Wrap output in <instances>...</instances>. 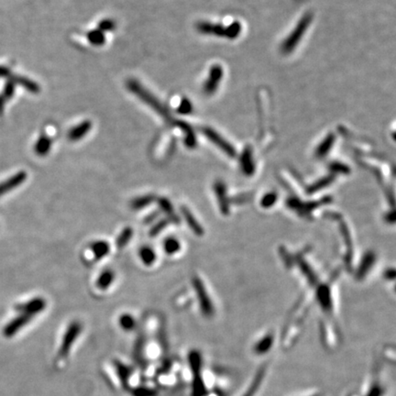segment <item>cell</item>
Here are the masks:
<instances>
[{"label": "cell", "instance_id": "17", "mask_svg": "<svg viewBox=\"0 0 396 396\" xmlns=\"http://www.w3.org/2000/svg\"><path fill=\"white\" fill-rule=\"evenodd\" d=\"M52 145L53 140H51V138L47 136H41L35 143L34 152L39 156H46L50 153Z\"/></svg>", "mask_w": 396, "mask_h": 396}, {"label": "cell", "instance_id": "25", "mask_svg": "<svg viewBox=\"0 0 396 396\" xmlns=\"http://www.w3.org/2000/svg\"><path fill=\"white\" fill-rule=\"evenodd\" d=\"M87 39L90 42L91 44H93L94 46H102L105 41H106V37H105V33L101 31H99L98 29L96 30H93L91 32L87 33Z\"/></svg>", "mask_w": 396, "mask_h": 396}, {"label": "cell", "instance_id": "16", "mask_svg": "<svg viewBox=\"0 0 396 396\" xmlns=\"http://www.w3.org/2000/svg\"><path fill=\"white\" fill-rule=\"evenodd\" d=\"M90 249L94 256H95V260H97V261L105 258L110 252V246L105 240L94 241L93 243L91 244Z\"/></svg>", "mask_w": 396, "mask_h": 396}, {"label": "cell", "instance_id": "27", "mask_svg": "<svg viewBox=\"0 0 396 396\" xmlns=\"http://www.w3.org/2000/svg\"><path fill=\"white\" fill-rule=\"evenodd\" d=\"M163 247H164V251H165L167 254L172 255V254H176V253L180 251L181 244L178 239L171 237V238H167L164 240Z\"/></svg>", "mask_w": 396, "mask_h": 396}, {"label": "cell", "instance_id": "28", "mask_svg": "<svg viewBox=\"0 0 396 396\" xmlns=\"http://www.w3.org/2000/svg\"><path fill=\"white\" fill-rule=\"evenodd\" d=\"M171 223L172 222H171V219L169 217H166V218H163V219L158 221L157 223L153 226V228L150 230V232H148L150 237H152V238L157 237L158 235L165 230L167 226L170 225Z\"/></svg>", "mask_w": 396, "mask_h": 396}, {"label": "cell", "instance_id": "10", "mask_svg": "<svg viewBox=\"0 0 396 396\" xmlns=\"http://www.w3.org/2000/svg\"><path fill=\"white\" fill-rule=\"evenodd\" d=\"M91 129H92V123L90 120H85L69 131L68 138L71 141H78L83 139L91 131Z\"/></svg>", "mask_w": 396, "mask_h": 396}, {"label": "cell", "instance_id": "20", "mask_svg": "<svg viewBox=\"0 0 396 396\" xmlns=\"http://www.w3.org/2000/svg\"><path fill=\"white\" fill-rule=\"evenodd\" d=\"M114 280H115V274L112 270H104L97 278L96 286L101 290H107L112 284Z\"/></svg>", "mask_w": 396, "mask_h": 396}, {"label": "cell", "instance_id": "21", "mask_svg": "<svg viewBox=\"0 0 396 396\" xmlns=\"http://www.w3.org/2000/svg\"><path fill=\"white\" fill-rule=\"evenodd\" d=\"M140 260L146 266L153 265L156 261V253L148 246H144L140 249Z\"/></svg>", "mask_w": 396, "mask_h": 396}, {"label": "cell", "instance_id": "11", "mask_svg": "<svg viewBox=\"0 0 396 396\" xmlns=\"http://www.w3.org/2000/svg\"><path fill=\"white\" fill-rule=\"evenodd\" d=\"M174 126L180 128L181 130L185 132V143L187 146V148H195L197 142H196V138H195L192 127H190V125H188L186 122L179 121V120H176Z\"/></svg>", "mask_w": 396, "mask_h": 396}, {"label": "cell", "instance_id": "29", "mask_svg": "<svg viewBox=\"0 0 396 396\" xmlns=\"http://www.w3.org/2000/svg\"><path fill=\"white\" fill-rule=\"evenodd\" d=\"M119 325L122 329L126 331H131L136 327V321L132 315L129 314L122 315L119 318Z\"/></svg>", "mask_w": 396, "mask_h": 396}, {"label": "cell", "instance_id": "9", "mask_svg": "<svg viewBox=\"0 0 396 396\" xmlns=\"http://www.w3.org/2000/svg\"><path fill=\"white\" fill-rule=\"evenodd\" d=\"M27 179V174L25 171H18L16 175L9 177V179L0 183V197L2 195L10 192L11 190L15 189Z\"/></svg>", "mask_w": 396, "mask_h": 396}, {"label": "cell", "instance_id": "5", "mask_svg": "<svg viewBox=\"0 0 396 396\" xmlns=\"http://www.w3.org/2000/svg\"><path fill=\"white\" fill-rule=\"evenodd\" d=\"M45 307V299H43L41 297H36L30 301L24 303V304L18 305L16 306V310L18 311L19 313L29 314V315L35 316V315L41 313V311L44 310Z\"/></svg>", "mask_w": 396, "mask_h": 396}, {"label": "cell", "instance_id": "3", "mask_svg": "<svg viewBox=\"0 0 396 396\" xmlns=\"http://www.w3.org/2000/svg\"><path fill=\"white\" fill-rule=\"evenodd\" d=\"M82 326L79 322H72V324L68 327L67 330L63 335V341L60 348V355L65 357L68 355L69 351L72 348V344L77 340V337L81 333Z\"/></svg>", "mask_w": 396, "mask_h": 396}, {"label": "cell", "instance_id": "31", "mask_svg": "<svg viewBox=\"0 0 396 396\" xmlns=\"http://www.w3.org/2000/svg\"><path fill=\"white\" fill-rule=\"evenodd\" d=\"M115 28H116L115 21L113 19H110V18H106V19H103V20H101L98 23V28L97 29H98L99 31H101V32H103L105 33L106 32H112Z\"/></svg>", "mask_w": 396, "mask_h": 396}, {"label": "cell", "instance_id": "12", "mask_svg": "<svg viewBox=\"0 0 396 396\" xmlns=\"http://www.w3.org/2000/svg\"><path fill=\"white\" fill-rule=\"evenodd\" d=\"M157 202L161 211L164 213L167 217H169L171 219L172 224H179L180 223V218L176 214H175V209H174V207H172L169 199H167L166 197L158 198Z\"/></svg>", "mask_w": 396, "mask_h": 396}, {"label": "cell", "instance_id": "4", "mask_svg": "<svg viewBox=\"0 0 396 396\" xmlns=\"http://www.w3.org/2000/svg\"><path fill=\"white\" fill-rule=\"evenodd\" d=\"M193 284H194L195 293L197 294L198 299H199L203 314L206 316H211L213 315V312H214V307L212 306L210 298L208 296L207 290L205 288L201 280L199 279L198 277H194V280H193Z\"/></svg>", "mask_w": 396, "mask_h": 396}, {"label": "cell", "instance_id": "14", "mask_svg": "<svg viewBox=\"0 0 396 396\" xmlns=\"http://www.w3.org/2000/svg\"><path fill=\"white\" fill-rule=\"evenodd\" d=\"M265 377V369H261L257 373L255 377L252 379V383L249 385L247 390L241 396H254L260 390L263 378Z\"/></svg>", "mask_w": 396, "mask_h": 396}, {"label": "cell", "instance_id": "30", "mask_svg": "<svg viewBox=\"0 0 396 396\" xmlns=\"http://www.w3.org/2000/svg\"><path fill=\"white\" fill-rule=\"evenodd\" d=\"M241 32V26L239 22H235L230 27L226 28V36L230 39H235Z\"/></svg>", "mask_w": 396, "mask_h": 396}, {"label": "cell", "instance_id": "37", "mask_svg": "<svg viewBox=\"0 0 396 396\" xmlns=\"http://www.w3.org/2000/svg\"><path fill=\"white\" fill-rule=\"evenodd\" d=\"M312 396H320V395H312Z\"/></svg>", "mask_w": 396, "mask_h": 396}, {"label": "cell", "instance_id": "33", "mask_svg": "<svg viewBox=\"0 0 396 396\" xmlns=\"http://www.w3.org/2000/svg\"><path fill=\"white\" fill-rule=\"evenodd\" d=\"M383 387L378 383H375L372 387L369 388V392H367L365 396H383Z\"/></svg>", "mask_w": 396, "mask_h": 396}, {"label": "cell", "instance_id": "1", "mask_svg": "<svg viewBox=\"0 0 396 396\" xmlns=\"http://www.w3.org/2000/svg\"><path fill=\"white\" fill-rule=\"evenodd\" d=\"M127 86L129 90L137 95L141 101L147 104L150 108H153L155 112H157L160 116H162L168 123H171L172 125L175 124L176 120L172 118L171 113L167 109L166 107L159 99L156 98L151 92H148L144 86H141L139 82L135 79H130L127 83Z\"/></svg>", "mask_w": 396, "mask_h": 396}, {"label": "cell", "instance_id": "2", "mask_svg": "<svg viewBox=\"0 0 396 396\" xmlns=\"http://www.w3.org/2000/svg\"><path fill=\"white\" fill-rule=\"evenodd\" d=\"M311 20H312V15L306 14V16L299 21L293 32L289 35L287 40H285L283 43L282 50L284 54H290L296 47L302 37L304 36L306 29L310 25Z\"/></svg>", "mask_w": 396, "mask_h": 396}, {"label": "cell", "instance_id": "13", "mask_svg": "<svg viewBox=\"0 0 396 396\" xmlns=\"http://www.w3.org/2000/svg\"><path fill=\"white\" fill-rule=\"evenodd\" d=\"M181 211L183 213V216L185 217L187 225L189 226L190 229L192 230L194 234L196 236H202L203 233H204L202 226L199 224V222L196 220V218L192 214V212L185 207H182Z\"/></svg>", "mask_w": 396, "mask_h": 396}, {"label": "cell", "instance_id": "18", "mask_svg": "<svg viewBox=\"0 0 396 396\" xmlns=\"http://www.w3.org/2000/svg\"><path fill=\"white\" fill-rule=\"evenodd\" d=\"M157 196L155 194H148L137 197L132 200L131 203V207L134 210H140L143 209L145 207H148L152 205L154 201H156Z\"/></svg>", "mask_w": 396, "mask_h": 396}, {"label": "cell", "instance_id": "32", "mask_svg": "<svg viewBox=\"0 0 396 396\" xmlns=\"http://www.w3.org/2000/svg\"><path fill=\"white\" fill-rule=\"evenodd\" d=\"M192 110H193V106L189 100L187 98L182 99L179 107L177 108V112L181 115H187L192 112Z\"/></svg>", "mask_w": 396, "mask_h": 396}, {"label": "cell", "instance_id": "8", "mask_svg": "<svg viewBox=\"0 0 396 396\" xmlns=\"http://www.w3.org/2000/svg\"><path fill=\"white\" fill-rule=\"evenodd\" d=\"M203 133L207 136V138L211 140L214 144H216L218 148H220L229 156L234 157L236 155V151H235L234 148L229 142H227L220 135H218L214 130H212L210 128H205V129H203Z\"/></svg>", "mask_w": 396, "mask_h": 396}, {"label": "cell", "instance_id": "36", "mask_svg": "<svg viewBox=\"0 0 396 396\" xmlns=\"http://www.w3.org/2000/svg\"><path fill=\"white\" fill-rule=\"evenodd\" d=\"M346 168L344 164H341V163H335V164H333V170H335V171H346Z\"/></svg>", "mask_w": 396, "mask_h": 396}, {"label": "cell", "instance_id": "15", "mask_svg": "<svg viewBox=\"0 0 396 396\" xmlns=\"http://www.w3.org/2000/svg\"><path fill=\"white\" fill-rule=\"evenodd\" d=\"M196 27L198 31L202 33L214 34L216 36H226V28L222 27L220 25L208 22H200L198 23Z\"/></svg>", "mask_w": 396, "mask_h": 396}, {"label": "cell", "instance_id": "34", "mask_svg": "<svg viewBox=\"0 0 396 396\" xmlns=\"http://www.w3.org/2000/svg\"><path fill=\"white\" fill-rule=\"evenodd\" d=\"M276 201V195L275 194H266L261 201V205L263 207H270L275 204Z\"/></svg>", "mask_w": 396, "mask_h": 396}, {"label": "cell", "instance_id": "24", "mask_svg": "<svg viewBox=\"0 0 396 396\" xmlns=\"http://www.w3.org/2000/svg\"><path fill=\"white\" fill-rule=\"evenodd\" d=\"M334 142H335V136L333 134H329L326 139H325L322 143L318 146L316 150V155L318 157H324L327 155V153L332 148Z\"/></svg>", "mask_w": 396, "mask_h": 396}, {"label": "cell", "instance_id": "19", "mask_svg": "<svg viewBox=\"0 0 396 396\" xmlns=\"http://www.w3.org/2000/svg\"><path fill=\"white\" fill-rule=\"evenodd\" d=\"M274 344V336L273 335H266L265 337L259 340L254 346V352L258 355H263L270 351Z\"/></svg>", "mask_w": 396, "mask_h": 396}, {"label": "cell", "instance_id": "22", "mask_svg": "<svg viewBox=\"0 0 396 396\" xmlns=\"http://www.w3.org/2000/svg\"><path fill=\"white\" fill-rule=\"evenodd\" d=\"M12 81L16 84H18L20 86H24L28 91L32 93H39L40 92V86L36 83L25 78V77H16L12 78Z\"/></svg>", "mask_w": 396, "mask_h": 396}, {"label": "cell", "instance_id": "6", "mask_svg": "<svg viewBox=\"0 0 396 396\" xmlns=\"http://www.w3.org/2000/svg\"><path fill=\"white\" fill-rule=\"evenodd\" d=\"M222 77H223V69L220 65L212 66L209 72V77L204 86V92L208 95L214 94L217 89V86L219 85Z\"/></svg>", "mask_w": 396, "mask_h": 396}, {"label": "cell", "instance_id": "23", "mask_svg": "<svg viewBox=\"0 0 396 396\" xmlns=\"http://www.w3.org/2000/svg\"><path fill=\"white\" fill-rule=\"evenodd\" d=\"M132 237H133V230L131 229V227H127L122 230L120 234L118 235V237L116 239L117 247L118 249L125 247L131 241Z\"/></svg>", "mask_w": 396, "mask_h": 396}, {"label": "cell", "instance_id": "35", "mask_svg": "<svg viewBox=\"0 0 396 396\" xmlns=\"http://www.w3.org/2000/svg\"><path fill=\"white\" fill-rule=\"evenodd\" d=\"M158 216V213L157 212H155V213H152L151 215H148L146 218H145V223H152V222H153V221L155 220L156 218H157Z\"/></svg>", "mask_w": 396, "mask_h": 396}, {"label": "cell", "instance_id": "26", "mask_svg": "<svg viewBox=\"0 0 396 396\" xmlns=\"http://www.w3.org/2000/svg\"><path fill=\"white\" fill-rule=\"evenodd\" d=\"M241 165L244 171L247 174H252L254 171V163L252 160V151L251 148H246L241 156Z\"/></svg>", "mask_w": 396, "mask_h": 396}, {"label": "cell", "instance_id": "7", "mask_svg": "<svg viewBox=\"0 0 396 396\" xmlns=\"http://www.w3.org/2000/svg\"><path fill=\"white\" fill-rule=\"evenodd\" d=\"M33 317H34L33 315L20 313V315L17 316L16 318H14L13 320H11L9 324L5 327V337L10 338L15 334L18 333L19 329H22L29 322H31Z\"/></svg>", "mask_w": 396, "mask_h": 396}]
</instances>
